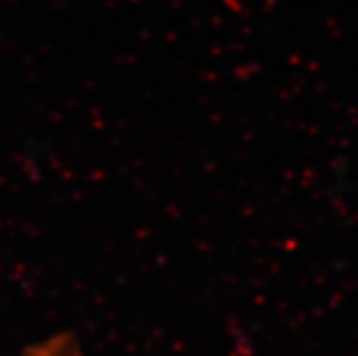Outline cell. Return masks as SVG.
<instances>
[{"instance_id":"6da1fadb","label":"cell","mask_w":358,"mask_h":356,"mask_svg":"<svg viewBox=\"0 0 358 356\" xmlns=\"http://www.w3.org/2000/svg\"><path fill=\"white\" fill-rule=\"evenodd\" d=\"M22 356H84V354L73 335L62 333L32 343Z\"/></svg>"}]
</instances>
